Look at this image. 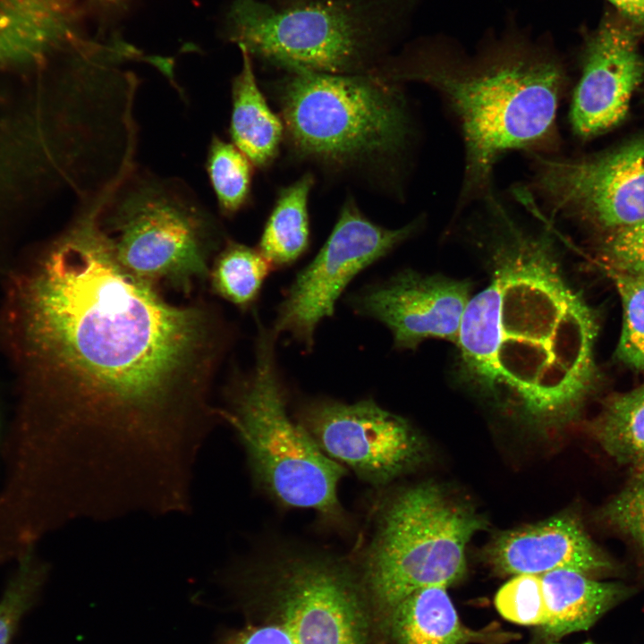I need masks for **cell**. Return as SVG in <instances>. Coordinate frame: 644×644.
<instances>
[{
  "mask_svg": "<svg viewBox=\"0 0 644 644\" xmlns=\"http://www.w3.org/2000/svg\"><path fill=\"white\" fill-rule=\"evenodd\" d=\"M22 305L39 377L13 430L25 464L97 514L188 496L222 420L210 392L232 335L216 308L173 304L128 273L93 215L54 242Z\"/></svg>",
  "mask_w": 644,
  "mask_h": 644,
  "instance_id": "1",
  "label": "cell"
},
{
  "mask_svg": "<svg viewBox=\"0 0 644 644\" xmlns=\"http://www.w3.org/2000/svg\"><path fill=\"white\" fill-rule=\"evenodd\" d=\"M491 208L498 222L491 275L462 317L460 375L529 417L564 419L594 386L597 316L564 276L551 237Z\"/></svg>",
  "mask_w": 644,
  "mask_h": 644,
  "instance_id": "2",
  "label": "cell"
},
{
  "mask_svg": "<svg viewBox=\"0 0 644 644\" xmlns=\"http://www.w3.org/2000/svg\"><path fill=\"white\" fill-rule=\"evenodd\" d=\"M374 74L434 88L457 118L465 147L459 208L493 197L494 165L504 154H547L557 144L564 70L551 49L522 36L507 35L472 55L430 39L380 64Z\"/></svg>",
  "mask_w": 644,
  "mask_h": 644,
  "instance_id": "3",
  "label": "cell"
},
{
  "mask_svg": "<svg viewBox=\"0 0 644 644\" xmlns=\"http://www.w3.org/2000/svg\"><path fill=\"white\" fill-rule=\"evenodd\" d=\"M286 72L276 96L297 157L335 169L380 170L404 153L411 123L397 83L370 73Z\"/></svg>",
  "mask_w": 644,
  "mask_h": 644,
  "instance_id": "4",
  "label": "cell"
},
{
  "mask_svg": "<svg viewBox=\"0 0 644 644\" xmlns=\"http://www.w3.org/2000/svg\"><path fill=\"white\" fill-rule=\"evenodd\" d=\"M413 0H314L275 8L258 0H233L225 35L286 71L370 73L392 29Z\"/></svg>",
  "mask_w": 644,
  "mask_h": 644,
  "instance_id": "5",
  "label": "cell"
},
{
  "mask_svg": "<svg viewBox=\"0 0 644 644\" xmlns=\"http://www.w3.org/2000/svg\"><path fill=\"white\" fill-rule=\"evenodd\" d=\"M276 337L272 329L259 328L254 366L228 388L222 419L235 429L255 481L275 501L342 520L337 487L345 470L288 414Z\"/></svg>",
  "mask_w": 644,
  "mask_h": 644,
  "instance_id": "6",
  "label": "cell"
},
{
  "mask_svg": "<svg viewBox=\"0 0 644 644\" xmlns=\"http://www.w3.org/2000/svg\"><path fill=\"white\" fill-rule=\"evenodd\" d=\"M95 219L128 273L187 296L208 279V257L222 239L216 217L183 182L132 169Z\"/></svg>",
  "mask_w": 644,
  "mask_h": 644,
  "instance_id": "7",
  "label": "cell"
},
{
  "mask_svg": "<svg viewBox=\"0 0 644 644\" xmlns=\"http://www.w3.org/2000/svg\"><path fill=\"white\" fill-rule=\"evenodd\" d=\"M485 522L436 486L402 491L384 507L365 551V590L387 614L419 589L455 583L466 570V547Z\"/></svg>",
  "mask_w": 644,
  "mask_h": 644,
  "instance_id": "8",
  "label": "cell"
},
{
  "mask_svg": "<svg viewBox=\"0 0 644 644\" xmlns=\"http://www.w3.org/2000/svg\"><path fill=\"white\" fill-rule=\"evenodd\" d=\"M418 225L413 221L397 229L383 227L348 199L323 247L296 275L280 303L274 334L288 333L309 351L318 325L334 314L352 279L412 235Z\"/></svg>",
  "mask_w": 644,
  "mask_h": 644,
  "instance_id": "9",
  "label": "cell"
},
{
  "mask_svg": "<svg viewBox=\"0 0 644 644\" xmlns=\"http://www.w3.org/2000/svg\"><path fill=\"white\" fill-rule=\"evenodd\" d=\"M533 157V188L548 208L616 230L644 219V139L595 157Z\"/></svg>",
  "mask_w": 644,
  "mask_h": 644,
  "instance_id": "10",
  "label": "cell"
},
{
  "mask_svg": "<svg viewBox=\"0 0 644 644\" xmlns=\"http://www.w3.org/2000/svg\"><path fill=\"white\" fill-rule=\"evenodd\" d=\"M297 419L326 456L375 487L406 472L421 457L422 444L410 424L372 399L310 400L300 407Z\"/></svg>",
  "mask_w": 644,
  "mask_h": 644,
  "instance_id": "11",
  "label": "cell"
},
{
  "mask_svg": "<svg viewBox=\"0 0 644 644\" xmlns=\"http://www.w3.org/2000/svg\"><path fill=\"white\" fill-rule=\"evenodd\" d=\"M470 290L466 280L405 270L365 287L350 302L360 315L383 323L394 347L415 349L429 338L456 343Z\"/></svg>",
  "mask_w": 644,
  "mask_h": 644,
  "instance_id": "12",
  "label": "cell"
},
{
  "mask_svg": "<svg viewBox=\"0 0 644 644\" xmlns=\"http://www.w3.org/2000/svg\"><path fill=\"white\" fill-rule=\"evenodd\" d=\"M582 72L572 97L570 123L588 139L617 125L644 78V59L634 31L624 22L606 20L588 38Z\"/></svg>",
  "mask_w": 644,
  "mask_h": 644,
  "instance_id": "13",
  "label": "cell"
},
{
  "mask_svg": "<svg viewBox=\"0 0 644 644\" xmlns=\"http://www.w3.org/2000/svg\"><path fill=\"white\" fill-rule=\"evenodd\" d=\"M486 556L498 572L515 575L568 569L595 577L614 571L609 556L570 514L503 532L488 546Z\"/></svg>",
  "mask_w": 644,
  "mask_h": 644,
  "instance_id": "14",
  "label": "cell"
},
{
  "mask_svg": "<svg viewBox=\"0 0 644 644\" xmlns=\"http://www.w3.org/2000/svg\"><path fill=\"white\" fill-rule=\"evenodd\" d=\"M386 620L394 644H496L515 637L496 629L466 627L445 588L437 586L411 593L387 613Z\"/></svg>",
  "mask_w": 644,
  "mask_h": 644,
  "instance_id": "15",
  "label": "cell"
},
{
  "mask_svg": "<svg viewBox=\"0 0 644 644\" xmlns=\"http://www.w3.org/2000/svg\"><path fill=\"white\" fill-rule=\"evenodd\" d=\"M540 575L548 611V620L541 628L555 639L589 630L631 593L623 583L600 581L574 570Z\"/></svg>",
  "mask_w": 644,
  "mask_h": 644,
  "instance_id": "16",
  "label": "cell"
},
{
  "mask_svg": "<svg viewBox=\"0 0 644 644\" xmlns=\"http://www.w3.org/2000/svg\"><path fill=\"white\" fill-rule=\"evenodd\" d=\"M239 48L242 64L232 84L230 135L253 166L265 169L278 155L284 128L258 86L252 57L243 47Z\"/></svg>",
  "mask_w": 644,
  "mask_h": 644,
  "instance_id": "17",
  "label": "cell"
},
{
  "mask_svg": "<svg viewBox=\"0 0 644 644\" xmlns=\"http://www.w3.org/2000/svg\"><path fill=\"white\" fill-rule=\"evenodd\" d=\"M314 182L306 173L277 194L258 245L274 268L295 262L309 244L308 205Z\"/></svg>",
  "mask_w": 644,
  "mask_h": 644,
  "instance_id": "18",
  "label": "cell"
},
{
  "mask_svg": "<svg viewBox=\"0 0 644 644\" xmlns=\"http://www.w3.org/2000/svg\"><path fill=\"white\" fill-rule=\"evenodd\" d=\"M606 453L631 470L644 468V383L612 397L592 426Z\"/></svg>",
  "mask_w": 644,
  "mask_h": 644,
  "instance_id": "19",
  "label": "cell"
},
{
  "mask_svg": "<svg viewBox=\"0 0 644 644\" xmlns=\"http://www.w3.org/2000/svg\"><path fill=\"white\" fill-rule=\"evenodd\" d=\"M258 248L226 240L209 269L213 292L242 309L257 300L273 269Z\"/></svg>",
  "mask_w": 644,
  "mask_h": 644,
  "instance_id": "20",
  "label": "cell"
},
{
  "mask_svg": "<svg viewBox=\"0 0 644 644\" xmlns=\"http://www.w3.org/2000/svg\"><path fill=\"white\" fill-rule=\"evenodd\" d=\"M206 167L222 213L234 215L249 201L253 165L233 143L214 136Z\"/></svg>",
  "mask_w": 644,
  "mask_h": 644,
  "instance_id": "21",
  "label": "cell"
},
{
  "mask_svg": "<svg viewBox=\"0 0 644 644\" xmlns=\"http://www.w3.org/2000/svg\"><path fill=\"white\" fill-rule=\"evenodd\" d=\"M621 298L623 323L615 350L628 368L644 370V275L624 273L606 267Z\"/></svg>",
  "mask_w": 644,
  "mask_h": 644,
  "instance_id": "22",
  "label": "cell"
},
{
  "mask_svg": "<svg viewBox=\"0 0 644 644\" xmlns=\"http://www.w3.org/2000/svg\"><path fill=\"white\" fill-rule=\"evenodd\" d=\"M18 562L17 569L0 599V644H10L47 576V565L36 557L34 549L20 556Z\"/></svg>",
  "mask_w": 644,
  "mask_h": 644,
  "instance_id": "23",
  "label": "cell"
},
{
  "mask_svg": "<svg viewBox=\"0 0 644 644\" xmlns=\"http://www.w3.org/2000/svg\"><path fill=\"white\" fill-rule=\"evenodd\" d=\"M495 606L499 614L512 623L544 626L548 620V611L541 575L517 574L497 591Z\"/></svg>",
  "mask_w": 644,
  "mask_h": 644,
  "instance_id": "24",
  "label": "cell"
},
{
  "mask_svg": "<svg viewBox=\"0 0 644 644\" xmlns=\"http://www.w3.org/2000/svg\"><path fill=\"white\" fill-rule=\"evenodd\" d=\"M631 471L624 487L603 506L600 516L644 557V468Z\"/></svg>",
  "mask_w": 644,
  "mask_h": 644,
  "instance_id": "25",
  "label": "cell"
},
{
  "mask_svg": "<svg viewBox=\"0 0 644 644\" xmlns=\"http://www.w3.org/2000/svg\"><path fill=\"white\" fill-rule=\"evenodd\" d=\"M603 253L607 267L644 275V219L614 230L604 243Z\"/></svg>",
  "mask_w": 644,
  "mask_h": 644,
  "instance_id": "26",
  "label": "cell"
},
{
  "mask_svg": "<svg viewBox=\"0 0 644 644\" xmlns=\"http://www.w3.org/2000/svg\"><path fill=\"white\" fill-rule=\"evenodd\" d=\"M277 608L275 615L234 631L217 644H301L288 620Z\"/></svg>",
  "mask_w": 644,
  "mask_h": 644,
  "instance_id": "27",
  "label": "cell"
},
{
  "mask_svg": "<svg viewBox=\"0 0 644 644\" xmlns=\"http://www.w3.org/2000/svg\"><path fill=\"white\" fill-rule=\"evenodd\" d=\"M131 0H83L86 13L100 24L107 25L119 19L128 9Z\"/></svg>",
  "mask_w": 644,
  "mask_h": 644,
  "instance_id": "28",
  "label": "cell"
},
{
  "mask_svg": "<svg viewBox=\"0 0 644 644\" xmlns=\"http://www.w3.org/2000/svg\"><path fill=\"white\" fill-rule=\"evenodd\" d=\"M633 24L644 28V0H608Z\"/></svg>",
  "mask_w": 644,
  "mask_h": 644,
  "instance_id": "29",
  "label": "cell"
},
{
  "mask_svg": "<svg viewBox=\"0 0 644 644\" xmlns=\"http://www.w3.org/2000/svg\"><path fill=\"white\" fill-rule=\"evenodd\" d=\"M302 0H284L285 4H290Z\"/></svg>",
  "mask_w": 644,
  "mask_h": 644,
  "instance_id": "30",
  "label": "cell"
},
{
  "mask_svg": "<svg viewBox=\"0 0 644 644\" xmlns=\"http://www.w3.org/2000/svg\"><path fill=\"white\" fill-rule=\"evenodd\" d=\"M548 644H561V643H557V642L551 641V642H549ZM580 644H594V643H591V642H584V643H580Z\"/></svg>",
  "mask_w": 644,
  "mask_h": 644,
  "instance_id": "31",
  "label": "cell"
}]
</instances>
